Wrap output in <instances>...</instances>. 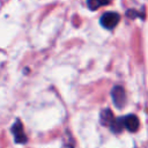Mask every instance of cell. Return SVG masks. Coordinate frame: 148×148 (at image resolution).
Segmentation results:
<instances>
[{"mask_svg":"<svg viewBox=\"0 0 148 148\" xmlns=\"http://www.w3.org/2000/svg\"><path fill=\"white\" fill-rule=\"evenodd\" d=\"M120 16L116 12H106L101 16V24L105 29H113L119 23Z\"/></svg>","mask_w":148,"mask_h":148,"instance_id":"6da1fadb","label":"cell"},{"mask_svg":"<svg viewBox=\"0 0 148 148\" xmlns=\"http://www.w3.org/2000/svg\"><path fill=\"white\" fill-rule=\"evenodd\" d=\"M111 97H112L113 104L118 109H121V108L125 106V104H126V94H125V90L121 86H114L112 88Z\"/></svg>","mask_w":148,"mask_h":148,"instance_id":"7a4b0ae2","label":"cell"},{"mask_svg":"<svg viewBox=\"0 0 148 148\" xmlns=\"http://www.w3.org/2000/svg\"><path fill=\"white\" fill-rule=\"evenodd\" d=\"M12 133L14 135V140L16 143H25L27 142V136L24 134V131H23V126H22V123L17 119L14 125L12 126Z\"/></svg>","mask_w":148,"mask_h":148,"instance_id":"3957f363","label":"cell"},{"mask_svg":"<svg viewBox=\"0 0 148 148\" xmlns=\"http://www.w3.org/2000/svg\"><path fill=\"white\" fill-rule=\"evenodd\" d=\"M124 127L130 132H136L139 128V119L135 114H127L123 117Z\"/></svg>","mask_w":148,"mask_h":148,"instance_id":"277c9868","label":"cell"},{"mask_svg":"<svg viewBox=\"0 0 148 148\" xmlns=\"http://www.w3.org/2000/svg\"><path fill=\"white\" fill-rule=\"evenodd\" d=\"M114 121V118H113V114L112 112L109 110V109H105L101 112V123L105 126H111L112 123Z\"/></svg>","mask_w":148,"mask_h":148,"instance_id":"5b68a950","label":"cell"},{"mask_svg":"<svg viewBox=\"0 0 148 148\" xmlns=\"http://www.w3.org/2000/svg\"><path fill=\"white\" fill-rule=\"evenodd\" d=\"M110 3V0H87V6L91 10H96L101 6H105Z\"/></svg>","mask_w":148,"mask_h":148,"instance_id":"8992f818","label":"cell"}]
</instances>
